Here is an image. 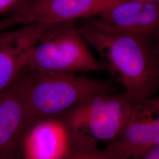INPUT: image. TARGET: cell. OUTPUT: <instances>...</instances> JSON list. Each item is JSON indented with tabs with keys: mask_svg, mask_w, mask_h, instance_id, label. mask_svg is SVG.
Segmentation results:
<instances>
[{
	"mask_svg": "<svg viewBox=\"0 0 159 159\" xmlns=\"http://www.w3.org/2000/svg\"><path fill=\"white\" fill-rule=\"evenodd\" d=\"M79 29L100 56L106 71L123 86L133 106L159 91V56L150 39L107 31L89 19Z\"/></svg>",
	"mask_w": 159,
	"mask_h": 159,
	"instance_id": "cell-1",
	"label": "cell"
},
{
	"mask_svg": "<svg viewBox=\"0 0 159 159\" xmlns=\"http://www.w3.org/2000/svg\"><path fill=\"white\" fill-rule=\"evenodd\" d=\"M14 84L24 104L30 127L41 120L60 116L91 97L113 93L108 80L71 72L25 68Z\"/></svg>",
	"mask_w": 159,
	"mask_h": 159,
	"instance_id": "cell-2",
	"label": "cell"
},
{
	"mask_svg": "<svg viewBox=\"0 0 159 159\" xmlns=\"http://www.w3.org/2000/svg\"><path fill=\"white\" fill-rule=\"evenodd\" d=\"M25 69L76 73L106 71L74 21L47 25L30 54Z\"/></svg>",
	"mask_w": 159,
	"mask_h": 159,
	"instance_id": "cell-3",
	"label": "cell"
},
{
	"mask_svg": "<svg viewBox=\"0 0 159 159\" xmlns=\"http://www.w3.org/2000/svg\"><path fill=\"white\" fill-rule=\"evenodd\" d=\"M132 107L125 92L111 93L91 97L61 116L71 130L81 133L97 142H111L124 129Z\"/></svg>",
	"mask_w": 159,
	"mask_h": 159,
	"instance_id": "cell-4",
	"label": "cell"
},
{
	"mask_svg": "<svg viewBox=\"0 0 159 159\" xmlns=\"http://www.w3.org/2000/svg\"><path fill=\"white\" fill-rule=\"evenodd\" d=\"M159 144V97L137 102L119 135L105 149L117 159H136Z\"/></svg>",
	"mask_w": 159,
	"mask_h": 159,
	"instance_id": "cell-5",
	"label": "cell"
},
{
	"mask_svg": "<svg viewBox=\"0 0 159 159\" xmlns=\"http://www.w3.org/2000/svg\"><path fill=\"white\" fill-rule=\"evenodd\" d=\"M91 23L114 33L150 39L159 29V4L126 0L104 11Z\"/></svg>",
	"mask_w": 159,
	"mask_h": 159,
	"instance_id": "cell-6",
	"label": "cell"
},
{
	"mask_svg": "<svg viewBox=\"0 0 159 159\" xmlns=\"http://www.w3.org/2000/svg\"><path fill=\"white\" fill-rule=\"evenodd\" d=\"M46 25L29 23L0 33V93L17 80Z\"/></svg>",
	"mask_w": 159,
	"mask_h": 159,
	"instance_id": "cell-7",
	"label": "cell"
},
{
	"mask_svg": "<svg viewBox=\"0 0 159 159\" xmlns=\"http://www.w3.org/2000/svg\"><path fill=\"white\" fill-rule=\"evenodd\" d=\"M71 140V131L61 116L41 120L31 125L24 137L21 158L61 159Z\"/></svg>",
	"mask_w": 159,
	"mask_h": 159,
	"instance_id": "cell-8",
	"label": "cell"
},
{
	"mask_svg": "<svg viewBox=\"0 0 159 159\" xmlns=\"http://www.w3.org/2000/svg\"><path fill=\"white\" fill-rule=\"evenodd\" d=\"M126 0H34L24 15L26 24L43 25L89 18Z\"/></svg>",
	"mask_w": 159,
	"mask_h": 159,
	"instance_id": "cell-9",
	"label": "cell"
},
{
	"mask_svg": "<svg viewBox=\"0 0 159 159\" xmlns=\"http://www.w3.org/2000/svg\"><path fill=\"white\" fill-rule=\"evenodd\" d=\"M29 127L24 104L13 83L0 93V159H20Z\"/></svg>",
	"mask_w": 159,
	"mask_h": 159,
	"instance_id": "cell-10",
	"label": "cell"
},
{
	"mask_svg": "<svg viewBox=\"0 0 159 159\" xmlns=\"http://www.w3.org/2000/svg\"><path fill=\"white\" fill-rule=\"evenodd\" d=\"M71 133L70 146L61 159H117L106 149H99L98 142L91 137L77 131Z\"/></svg>",
	"mask_w": 159,
	"mask_h": 159,
	"instance_id": "cell-11",
	"label": "cell"
},
{
	"mask_svg": "<svg viewBox=\"0 0 159 159\" xmlns=\"http://www.w3.org/2000/svg\"><path fill=\"white\" fill-rule=\"evenodd\" d=\"M34 0H0V16L21 15L24 17Z\"/></svg>",
	"mask_w": 159,
	"mask_h": 159,
	"instance_id": "cell-12",
	"label": "cell"
},
{
	"mask_svg": "<svg viewBox=\"0 0 159 159\" xmlns=\"http://www.w3.org/2000/svg\"><path fill=\"white\" fill-rule=\"evenodd\" d=\"M25 24V19L21 15H12L0 18V33L16 25Z\"/></svg>",
	"mask_w": 159,
	"mask_h": 159,
	"instance_id": "cell-13",
	"label": "cell"
},
{
	"mask_svg": "<svg viewBox=\"0 0 159 159\" xmlns=\"http://www.w3.org/2000/svg\"><path fill=\"white\" fill-rule=\"evenodd\" d=\"M136 159H159V144L148 149Z\"/></svg>",
	"mask_w": 159,
	"mask_h": 159,
	"instance_id": "cell-14",
	"label": "cell"
},
{
	"mask_svg": "<svg viewBox=\"0 0 159 159\" xmlns=\"http://www.w3.org/2000/svg\"><path fill=\"white\" fill-rule=\"evenodd\" d=\"M154 35H155V39H156L155 47H156V51L157 52V54L159 56V29Z\"/></svg>",
	"mask_w": 159,
	"mask_h": 159,
	"instance_id": "cell-15",
	"label": "cell"
},
{
	"mask_svg": "<svg viewBox=\"0 0 159 159\" xmlns=\"http://www.w3.org/2000/svg\"><path fill=\"white\" fill-rule=\"evenodd\" d=\"M130 1H142V2L154 3V4H159V0H130Z\"/></svg>",
	"mask_w": 159,
	"mask_h": 159,
	"instance_id": "cell-16",
	"label": "cell"
}]
</instances>
